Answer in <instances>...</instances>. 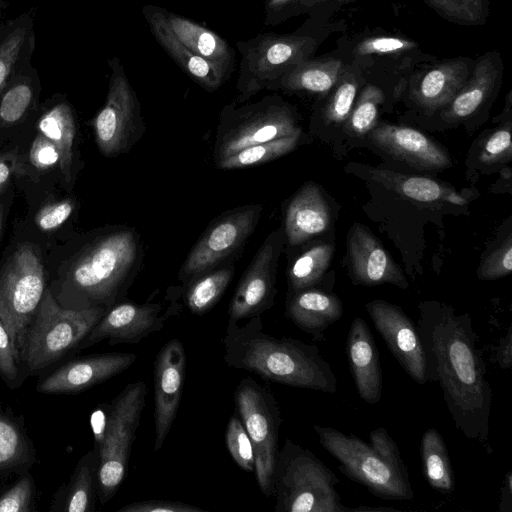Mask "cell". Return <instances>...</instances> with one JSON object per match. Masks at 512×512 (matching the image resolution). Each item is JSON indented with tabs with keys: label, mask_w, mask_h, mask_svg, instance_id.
<instances>
[{
	"label": "cell",
	"mask_w": 512,
	"mask_h": 512,
	"mask_svg": "<svg viewBox=\"0 0 512 512\" xmlns=\"http://www.w3.org/2000/svg\"><path fill=\"white\" fill-rule=\"evenodd\" d=\"M417 328L427 363L428 382H437L456 427L492 453L489 420L492 390L486 379L477 334L468 313L437 301L420 303Z\"/></svg>",
	"instance_id": "6da1fadb"
},
{
	"label": "cell",
	"mask_w": 512,
	"mask_h": 512,
	"mask_svg": "<svg viewBox=\"0 0 512 512\" xmlns=\"http://www.w3.org/2000/svg\"><path fill=\"white\" fill-rule=\"evenodd\" d=\"M222 343L224 362L234 369L291 387L337 391V377L316 345L264 332L261 316L242 326L228 320Z\"/></svg>",
	"instance_id": "7a4b0ae2"
},
{
	"label": "cell",
	"mask_w": 512,
	"mask_h": 512,
	"mask_svg": "<svg viewBox=\"0 0 512 512\" xmlns=\"http://www.w3.org/2000/svg\"><path fill=\"white\" fill-rule=\"evenodd\" d=\"M322 447L338 462L349 479L384 500H411L410 477L400 450L383 428L370 432V442L332 427L313 426Z\"/></svg>",
	"instance_id": "3957f363"
},
{
	"label": "cell",
	"mask_w": 512,
	"mask_h": 512,
	"mask_svg": "<svg viewBox=\"0 0 512 512\" xmlns=\"http://www.w3.org/2000/svg\"><path fill=\"white\" fill-rule=\"evenodd\" d=\"M143 245L139 233L118 226L100 236L75 262L70 279L87 307L110 308L124 300L140 271Z\"/></svg>",
	"instance_id": "277c9868"
},
{
	"label": "cell",
	"mask_w": 512,
	"mask_h": 512,
	"mask_svg": "<svg viewBox=\"0 0 512 512\" xmlns=\"http://www.w3.org/2000/svg\"><path fill=\"white\" fill-rule=\"evenodd\" d=\"M340 479L312 451L286 439L274 468L276 512H347L337 485Z\"/></svg>",
	"instance_id": "5b68a950"
},
{
	"label": "cell",
	"mask_w": 512,
	"mask_h": 512,
	"mask_svg": "<svg viewBox=\"0 0 512 512\" xmlns=\"http://www.w3.org/2000/svg\"><path fill=\"white\" fill-rule=\"evenodd\" d=\"M323 39L315 29L299 28L289 34L264 32L238 41L241 60L234 102L241 104L263 90H276L291 68L314 56Z\"/></svg>",
	"instance_id": "8992f818"
},
{
	"label": "cell",
	"mask_w": 512,
	"mask_h": 512,
	"mask_svg": "<svg viewBox=\"0 0 512 512\" xmlns=\"http://www.w3.org/2000/svg\"><path fill=\"white\" fill-rule=\"evenodd\" d=\"M299 132L294 107L279 95L252 103L232 102L219 114L212 157L216 164L245 147Z\"/></svg>",
	"instance_id": "52a82bcc"
},
{
	"label": "cell",
	"mask_w": 512,
	"mask_h": 512,
	"mask_svg": "<svg viewBox=\"0 0 512 512\" xmlns=\"http://www.w3.org/2000/svg\"><path fill=\"white\" fill-rule=\"evenodd\" d=\"M146 394V383L138 380L129 383L110 406L98 439L97 481L102 503L113 497L126 477Z\"/></svg>",
	"instance_id": "ba28073f"
},
{
	"label": "cell",
	"mask_w": 512,
	"mask_h": 512,
	"mask_svg": "<svg viewBox=\"0 0 512 512\" xmlns=\"http://www.w3.org/2000/svg\"><path fill=\"white\" fill-rule=\"evenodd\" d=\"M106 310L99 306L64 309L46 291L26 338L23 353L29 368L42 369L77 346Z\"/></svg>",
	"instance_id": "9c48e42d"
},
{
	"label": "cell",
	"mask_w": 512,
	"mask_h": 512,
	"mask_svg": "<svg viewBox=\"0 0 512 512\" xmlns=\"http://www.w3.org/2000/svg\"><path fill=\"white\" fill-rule=\"evenodd\" d=\"M234 402L252 442L258 487L265 497H271L282 423L279 405L272 391L251 377L243 378L238 383Z\"/></svg>",
	"instance_id": "30bf717a"
},
{
	"label": "cell",
	"mask_w": 512,
	"mask_h": 512,
	"mask_svg": "<svg viewBox=\"0 0 512 512\" xmlns=\"http://www.w3.org/2000/svg\"><path fill=\"white\" fill-rule=\"evenodd\" d=\"M42 262L30 245L20 246L0 276V318L17 361L26 343L27 327L44 294Z\"/></svg>",
	"instance_id": "8fae6325"
},
{
	"label": "cell",
	"mask_w": 512,
	"mask_h": 512,
	"mask_svg": "<svg viewBox=\"0 0 512 512\" xmlns=\"http://www.w3.org/2000/svg\"><path fill=\"white\" fill-rule=\"evenodd\" d=\"M108 66V92L93 128L99 150L107 157H115L128 152L140 140L145 124L139 99L121 60L113 56Z\"/></svg>",
	"instance_id": "7c38bea8"
},
{
	"label": "cell",
	"mask_w": 512,
	"mask_h": 512,
	"mask_svg": "<svg viewBox=\"0 0 512 512\" xmlns=\"http://www.w3.org/2000/svg\"><path fill=\"white\" fill-rule=\"evenodd\" d=\"M262 211L261 204H248L213 219L182 264L179 281L186 286L238 252L255 230Z\"/></svg>",
	"instance_id": "4fadbf2b"
},
{
	"label": "cell",
	"mask_w": 512,
	"mask_h": 512,
	"mask_svg": "<svg viewBox=\"0 0 512 512\" xmlns=\"http://www.w3.org/2000/svg\"><path fill=\"white\" fill-rule=\"evenodd\" d=\"M284 238L283 227L267 235L238 282L229 305L228 320L238 322L261 316L273 306Z\"/></svg>",
	"instance_id": "5bb4252c"
},
{
	"label": "cell",
	"mask_w": 512,
	"mask_h": 512,
	"mask_svg": "<svg viewBox=\"0 0 512 512\" xmlns=\"http://www.w3.org/2000/svg\"><path fill=\"white\" fill-rule=\"evenodd\" d=\"M365 306L376 330L396 361L416 383L426 384L425 349L412 319L401 307L385 300H372Z\"/></svg>",
	"instance_id": "9a60e30c"
},
{
	"label": "cell",
	"mask_w": 512,
	"mask_h": 512,
	"mask_svg": "<svg viewBox=\"0 0 512 512\" xmlns=\"http://www.w3.org/2000/svg\"><path fill=\"white\" fill-rule=\"evenodd\" d=\"M176 311L172 304L163 311L160 303L137 304L123 300L106 310L85 337V346L104 339H108L112 345L137 344L150 334L162 330Z\"/></svg>",
	"instance_id": "2e32d148"
},
{
	"label": "cell",
	"mask_w": 512,
	"mask_h": 512,
	"mask_svg": "<svg viewBox=\"0 0 512 512\" xmlns=\"http://www.w3.org/2000/svg\"><path fill=\"white\" fill-rule=\"evenodd\" d=\"M186 370L182 342L171 339L159 350L154 362V451H159L175 421L180 406Z\"/></svg>",
	"instance_id": "e0dca14e"
},
{
	"label": "cell",
	"mask_w": 512,
	"mask_h": 512,
	"mask_svg": "<svg viewBox=\"0 0 512 512\" xmlns=\"http://www.w3.org/2000/svg\"><path fill=\"white\" fill-rule=\"evenodd\" d=\"M350 272L356 284H393L406 289L409 284L401 268L379 240L362 224H354L347 242Z\"/></svg>",
	"instance_id": "ac0fdd59"
},
{
	"label": "cell",
	"mask_w": 512,
	"mask_h": 512,
	"mask_svg": "<svg viewBox=\"0 0 512 512\" xmlns=\"http://www.w3.org/2000/svg\"><path fill=\"white\" fill-rule=\"evenodd\" d=\"M371 141L386 154L412 167L434 170L451 166L449 154L435 141L411 127L377 123Z\"/></svg>",
	"instance_id": "d6986e66"
},
{
	"label": "cell",
	"mask_w": 512,
	"mask_h": 512,
	"mask_svg": "<svg viewBox=\"0 0 512 512\" xmlns=\"http://www.w3.org/2000/svg\"><path fill=\"white\" fill-rule=\"evenodd\" d=\"M136 359V354L124 352L77 359L43 380L39 390L43 393L79 392L125 371Z\"/></svg>",
	"instance_id": "ffe728a7"
},
{
	"label": "cell",
	"mask_w": 512,
	"mask_h": 512,
	"mask_svg": "<svg viewBox=\"0 0 512 512\" xmlns=\"http://www.w3.org/2000/svg\"><path fill=\"white\" fill-rule=\"evenodd\" d=\"M474 60L458 57L432 63L412 80L411 99L427 112L444 109L467 81Z\"/></svg>",
	"instance_id": "44dd1931"
},
{
	"label": "cell",
	"mask_w": 512,
	"mask_h": 512,
	"mask_svg": "<svg viewBox=\"0 0 512 512\" xmlns=\"http://www.w3.org/2000/svg\"><path fill=\"white\" fill-rule=\"evenodd\" d=\"M142 15L157 43L205 91L214 92L229 80L213 63L192 52L175 37L165 22L162 7L144 5Z\"/></svg>",
	"instance_id": "7402d4cb"
},
{
	"label": "cell",
	"mask_w": 512,
	"mask_h": 512,
	"mask_svg": "<svg viewBox=\"0 0 512 512\" xmlns=\"http://www.w3.org/2000/svg\"><path fill=\"white\" fill-rule=\"evenodd\" d=\"M346 354L358 395L368 404L378 403L383 387L379 352L373 334L362 318H354L350 325Z\"/></svg>",
	"instance_id": "603a6c76"
},
{
	"label": "cell",
	"mask_w": 512,
	"mask_h": 512,
	"mask_svg": "<svg viewBox=\"0 0 512 512\" xmlns=\"http://www.w3.org/2000/svg\"><path fill=\"white\" fill-rule=\"evenodd\" d=\"M504 64L497 50L486 52L474 60L471 73L453 100L442 109V117L457 122L471 116L497 93Z\"/></svg>",
	"instance_id": "cb8c5ba5"
},
{
	"label": "cell",
	"mask_w": 512,
	"mask_h": 512,
	"mask_svg": "<svg viewBox=\"0 0 512 512\" xmlns=\"http://www.w3.org/2000/svg\"><path fill=\"white\" fill-rule=\"evenodd\" d=\"M286 316L303 332L322 340L324 332L343 315L339 297L316 286L288 292Z\"/></svg>",
	"instance_id": "d4e9b609"
},
{
	"label": "cell",
	"mask_w": 512,
	"mask_h": 512,
	"mask_svg": "<svg viewBox=\"0 0 512 512\" xmlns=\"http://www.w3.org/2000/svg\"><path fill=\"white\" fill-rule=\"evenodd\" d=\"M330 225V209L314 183L302 186L290 200L284 219V235L297 246L323 233Z\"/></svg>",
	"instance_id": "484cf974"
},
{
	"label": "cell",
	"mask_w": 512,
	"mask_h": 512,
	"mask_svg": "<svg viewBox=\"0 0 512 512\" xmlns=\"http://www.w3.org/2000/svg\"><path fill=\"white\" fill-rule=\"evenodd\" d=\"M162 14L175 37L195 54L213 63L228 78L235 69V51L213 30L162 7Z\"/></svg>",
	"instance_id": "4316f807"
},
{
	"label": "cell",
	"mask_w": 512,
	"mask_h": 512,
	"mask_svg": "<svg viewBox=\"0 0 512 512\" xmlns=\"http://www.w3.org/2000/svg\"><path fill=\"white\" fill-rule=\"evenodd\" d=\"M34 25L31 12L0 21V94L13 75L32 63Z\"/></svg>",
	"instance_id": "83f0119b"
},
{
	"label": "cell",
	"mask_w": 512,
	"mask_h": 512,
	"mask_svg": "<svg viewBox=\"0 0 512 512\" xmlns=\"http://www.w3.org/2000/svg\"><path fill=\"white\" fill-rule=\"evenodd\" d=\"M352 58L362 69L380 62L413 65L412 58L420 55L419 44L411 38L391 33H370L360 36L351 48Z\"/></svg>",
	"instance_id": "f1b7e54d"
},
{
	"label": "cell",
	"mask_w": 512,
	"mask_h": 512,
	"mask_svg": "<svg viewBox=\"0 0 512 512\" xmlns=\"http://www.w3.org/2000/svg\"><path fill=\"white\" fill-rule=\"evenodd\" d=\"M346 63L332 55L305 59L281 78L276 90L325 96L338 81Z\"/></svg>",
	"instance_id": "f546056e"
},
{
	"label": "cell",
	"mask_w": 512,
	"mask_h": 512,
	"mask_svg": "<svg viewBox=\"0 0 512 512\" xmlns=\"http://www.w3.org/2000/svg\"><path fill=\"white\" fill-rule=\"evenodd\" d=\"M368 173L374 181L405 199L419 203L448 202L460 206L467 204L462 195L434 179L379 168H369Z\"/></svg>",
	"instance_id": "4dcf8cb0"
},
{
	"label": "cell",
	"mask_w": 512,
	"mask_h": 512,
	"mask_svg": "<svg viewBox=\"0 0 512 512\" xmlns=\"http://www.w3.org/2000/svg\"><path fill=\"white\" fill-rule=\"evenodd\" d=\"M37 128L39 133L56 146L60 156L59 167L61 173L64 179L69 182L71 180L73 144L76 133L71 106L64 100L55 103L41 116Z\"/></svg>",
	"instance_id": "1f68e13d"
},
{
	"label": "cell",
	"mask_w": 512,
	"mask_h": 512,
	"mask_svg": "<svg viewBox=\"0 0 512 512\" xmlns=\"http://www.w3.org/2000/svg\"><path fill=\"white\" fill-rule=\"evenodd\" d=\"M40 88V78L31 64L11 77L0 94V125L19 122L32 108Z\"/></svg>",
	"instance_id": "d6a6232c"
},
{
	"label": "cell",
	"mask_w": 512,
	"mask_h": 512,
	"mask_svg": "<svg viewBox=\"0 0 512 512\" xmlns=\"http://www.w3.org/2000/svg\"><path fill=\"white\" fill-rule=\"evenodd\" d=\"M422 473L430 487L449 494L455 490V477L447 446L440 432L427 429L421 438Z\"/></svg>",
	"instance_id": "836d02e7"
},
{
	"label": "cell",
	"mask_w": 512,
	"mask_h": 512,
	"mask_svg": "<svg viewBox=\"0 0 512 512\" xmlns=\"http://www.w3.org/2000/svg\"><path fill=\"white\" fill-rule=\"evenodd\" d=\"M363 83L362 68L353 60L347 61L338 81L325 95L322 114L327 123L339 125L346 122Z\"/></svg>",
	"instance_id": "e575fe53"
},
{
	"label": "cell",
	"mask_w": 512,
	"mask_h": 512,
	"mask_svg": "<svg viewBox=\"0 0 512 512\" xmlns=\"http://www.w3.org/2000/svg\"><path fill=\"white\" fill-rule=\"evenodd\" d=\"M234 275L233 263L226 264L197 277L186 285L184 301L194 315H203L221 299Z\"/></svg>",
	"instance_id": "d590c367"
},
{
	"label": "cell",
	"mask_w": 512,
	"mask_h": 512,
	"mask_svg": "<svg viewBox=\"0 0 512 512\" xmlns=\"http://www.w3.org/2000/svg\"><path fill=\"white\" fill-rule=\"evenodd\" d=\"M333 246L319 242L299 254L288 268V292L317 286L328 269Z\"/></svg>",
	"instance_id": "8d00e7d4"
},
{
	"label": "cell",
	"mask_w": 512,
	"mask_h": 512,
	"mask_svg": "<svg viewBox=\"0 0 512 512\" xmlns=\"http://www.w3.org/2000/svg\"><path fill=\"white\" fill-rule=\"evenodd\" d=\"M301 133L245 147L215 165L219 169L231 170L270 162L294 150L300 141Z\"/></svg>",
	"instance_id": "74e56055"
},
{
	"label": "cell",
	"mask_w": 512,
	"mask_h": 512,
	"mask_svg": "<svg viewBox=\"0 0 512 512\" xmlns=\"http://www.w3.org/2000/svg\"><path fill=\"white\" fill-rule=\"evenodd\" d=\"M384 100V92L378 86L365 84L344 123L347 131L355 136L369 133L377 125L379 106Z\"/></svg>",
	"instance_id": "f35d334b"
},
{
	"label": "cell",
	"mask_w": 512,
	"mask_h": 512,
	"mask_svg": "<svg viewBox=\"0 0 512 512\" xmlns=\"http://www.w3.org/2000/svg\"><path fill=\"white\" fill-rule=\"evenodd\" d=\"M441 18L459 25H484L490 13V0H423Z\"/></svg>",
	"instance_id": "ab89813d"
},
{
	"label": "cell",
	"mask_w": 512,
	"mask_h": 512,
	"mask_svg": "<svg viewBox=\"0 0 512 512\" xmlns=\"http://www.w3.org/2000/svg\"><path fill=\"white\" fill-rule=\"evenodd\" d=\"M225 443L234 462L244 471H255V456L252 442L240 418L232 415L225 432Z\"/></svg>",
	"instance_id": "60d3db41"
},
{
	"label": "cell",
	"mask_w": 512,
	"mask_h": 512,
	"mask_svg": "<svg viewBox=\"0 0 512 512\" xmlns=\"http://www.w3.org/2000/svg\"><path fill=\"white\" fill-rule=\"evenodd\" d=\"M326 0H264V25L278 26L287 20L310 13Z\"/></svg>",
	"instance_id": "b9f144b4"
},
{
	"label": "cell",
	"mask_w": 512,
	"mask_h": 512,
	"mask_svg": "<svg viewBox=\"0 0 512 512\" xmlns=\"http://www.w3.org/2000/svg\"><path fill=\"white\" fill-rule=\"evenodd\" d=\"M92 464L90 457L79 468L68 497L69 512H86L91 509L94 490Z\"/></svg>",
	"instance_id": "7bdbcfd3"
},
{
	"label": "cell",
	"mask_w": 512,
	"mask_h": 512,
	"mask_svg": "<svg viewBox=\"0 0 512 512\" xmlns=\"http://www.w3.org/2000/svg\"><path fill=\"white\" fill-rule=\"evenodd\" d=\"M511 121L497 128L483 143L479 160L482 164L504 163L511 159Z\"/></svg>",
	"instance_id": "ee69618b"
},
{
	"label": "cell",
	"mask_w": 512,
	"mask_h": 512,
	"mask_svg": "<svg viewBox=\"0 0 512 512\" xmlns=\"http://www.w3.org/2000/svg\"><path fill=\"white\" fill-rule=\"evenodd\" d=\"M25 451L26 445L19 429L0 415V468L20 462Z\"/></svg>",
	"instance_id": "f6af8a7d"
},
{
	"label": "cell",
	"mask_w": 512,
	"mask_h": 512,
	"mask_svg": "<svg viewBox=\"0 0 512 512\" xmlns=\"http://www.w3.org/2000/svg\"><path fill=\"white\" fill-rule=\"evenodd\" d=\"M512 270V236L506 239L482 261L478 277L482 280H495L505 277Z\"/></svg>",
	"instance_id": "bcb514c9"
},
{
	"label": "cell",
	"mask_w": 512,
	"mask_h": 512,
	"mask_svg": "<svg viewBox=\"0 0 512 512\" xmlns=\"http://www.w3.org/2000/svg\"><path fill=\"white\" fill-rule=\"evenodd\" d=\"M74 210L71 200H62L44 206L35 217L37 226L43 231L57 229L70 217Z\"/></svg>",
	"instance_id": "7dc6e473"
},
{
	"label": "cell",
	"mask_w": 512,
	"mask_h": 512,
	"mask_svg": "<svg viewBox=\"0 0 512 512\" xmlns=\"http://www.w3.org/2000/svg\"><path fill=\"white\" fill-rule=\"evenodd\" d=\"M31 482L21 479L0 498V512H27L30 510Z\"/></svg>",
	"instance_id": "c3c4849f"
},
{
	"label": "cell",
	"mask_w": 512,
	"mask_h": 512,
	"mask_svg": "<svg viewBox=\"0 0 512 512\" xmlns=\"http://www.w3.org/2000/svg\"><path fill=\"white\" fill-rule=\"evenodd\" d=\"M118 512H203L202 508L197 506L171 500H145L129 503Z\"/></svg>",
	"instance_id": "681fc988"
},
{
	"label": "cell",
	"mask_w": 512,
	"mask_h": 512,
	"mask_svg": "<svg viewBox=\"0 0 512 512\" xmlns=\"http://www.w3.org/2000/svg\"><path fill=\"white\" fill-rule=\"evenodd\" d=\"M30 160L36 168L46 170L59 164L60 156L56 146L39 133L32 143Z\"/></svg>",
	"instance_id": "f907efd6"
},
{
	"label": "cell",
	"mask_w": 512,
	"mask_h": 512,
	"mask_svg": "<svg viewBox=\"0 0 512 512\" xmlns=\"http://www.w3.org/2000/svg\"><path fill=\"white\" fill-rule=\"evenodd\" d=\"M16 362L8 331L0 318V374L6 380L11 381L16 378Z\"/></svg>",
	"instance_id": "816d5d0a"
},
{
	"label": "cell",
	"mask_w": 512,
	"mask_h": 512,
	"mask_svg": "<svg viewBox=\"0 0 512 512\" xmlns=\"http://www.w3.org/2000/svg\"><path fill=\"white\" fill-rule=\"evenodd\" d=\"M495 357L498 365L508 370L512 365V325L506 330V333L500 338L495 350Z\"/></svg>",
	"instance_id": "f5cc1de1"
},
{
	"label": "cell",
	"mask_w": 512,
	"mask_h": 512,
	"mask_svg": "<svg viewBox=\"0 0 512 512\" xmlns=\"http://www.w3.org/2000/svg\"><path fill=\"white\" fill-rule=\"evenodd\" d=\"M16 164L14 155L0 154V193L8 186L12 175L15 173Z\"/></svg>",
	"instance_id": "db71d44e"
},
{
	"label": "cell",
	"mask_w": 512,
	"mask_h": 512,
	"mask_svg": "<svg viewBox=\"0 0 512 512\" xmlns=\"http://www.w3.org/2000/svg\"><path fill=\"white\" fill-rule=\"evenodd\" d=\"M498 512H512V471L509 470L503 479Z\"/></svg>",
	"instance_id": "11a10c76"
},
{
	"label": "cell",
	"mask_w": 512,
	"mask_h": 512,
	"mask_svg": "<svg viewBox=\"0 0 512 512\" xmlns=\"http://www.w3.org/2000/svg\"><path fill=\"white\" fill-rule=\"evenodd\" d=\"M356 1H358V0H326L324 3L320 4L319 6L328 4L331 8H333V10H336L343 5H346V4H349L352 2H356Z\"/></svg>",
	"instance_id": "9f6ffc18"
},
{
	"label": "cell",
	"mask_w": 512,
	"mask_h": 512,
	"mask_svg": "<svg viewBox=\"0 0 512 512\" xmlns=\"http://www.w3.org/2000/svg\"><path fill=\"white\" fill-rule=\"evenodd\" d=\"M387 510H395V509H391V508H385V507H380V508H371V507H365V506H362V507H356V508H350V511H387Z\"/></svg>",
	"instance_id": "6f0895ef"
},
{
	"label": "cell",
	"mask_w": 512,
	"mask_h": 512,
	"mask_svg": "<svg viewBox=\"0 0 512 512\" xmlns=\"http://www.w3.org/2000/svg\"><path fill=\"white\" fill-rule=\"evenodd\" d=\"M9 3L6 0H0V11L5 10L8 7Z\"/></svg>",
	"instance_id": "680465c9"
},
{
	"label": "cell",
	"mask_w": 512,
	"mask_h": 512,
	"mask_svg": "<svg viewBox=\"0 0 512 512\" xmlns=\"http://www.w3.org/2000/svg\"><path fill=\"white\" fill-rule=\"evenodd\" d=\"M2 212H1V207H0V232H1V223H2Z\"/></svg>",
	"instance_id": "91938a15"
}]
</instances>
